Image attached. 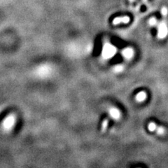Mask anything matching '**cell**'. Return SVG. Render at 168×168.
<instances>
[{
    "label": "cell",
    "instance_id": "cell-1",
    "mask_svg": "<svg viewBox=\"0 0 168 168\" xmlns=\"http://www.w3.org/2000/svg\"><path fill=\"white\" fill-rule=\"evenodd\" d=\"M16 122V116L14 114H10L6 116L1 123V128L5 132H10L13 128Z\"/></svg>",
    "mask_w": 168,
    "mask_h": 168
},
{
    "label": "cell",
    "instance_id": "cell-2",
    "mask_svg": "<svg viewBox=\"0 0 168 168\" xmlns=\"http://www.w3.org/2000/svg\"><path fill=\"white\" fill-rule=\"evenodd\" d=\"M116 49L114 46L111 45L109 44H107L104 45L102 51V56L105 58H110L114 56L116 53Z\"/></svg>",
    "mask_w": 168,
    "mask_h": 168
},
{
    "label": "cell",
    "instance_id": "cell-3",
    "mask_svg": "<svg viewBox=\"0 0 168 168\" xmlns=\"http://www.w3.org/2000/svg\"><path fill=\"white\" fill-rule=\"evenodd\" d=\"M168 34V26L165 22H162L160 24L158 27V37L160 39H163L167 37Z\"/></svg>",
    "mask_w": 168,
    "mask_h": 168
},
{
    "label": "cell",
    "instance_id": "cell-4",
    "mask_svg": "<svg viewBox=\"0 0 168 168\" xmlns=\"http://www.w3.org/2000/svg\"><path fill=\"white\" fill-rule=\"evenodd\" d=\"M129 21H130V18L128 16L118 17L114 19V21H113V23H114V25H118L121 23H128Z\"/></svg>",
    "mask_w": 168,
    "mask_h": 168
},
{
    "label": "cell",
    "instance_id": "cell-5",
    "mask_svg": "<svg viewBox=\"0 0 168 168\" xmlns=\"http://www.w3.org/2000/svg\"><path fill=\"white\" fill-rule=\"evenodd\" d=\"M122 53H123V56H124L125 58H128V59H130V58H131L132 57L134 53L132 49H125L123 51Z\"/></svg>",
    "mask_w": 168,
    "mask_h": 168
},
{
    "label": "cell",
    "instance_id": "cell-6",
    "mask_svg": "<svg viewBox=\"0 0 168 168\" xmlns=\"http://www.w3.org/2000/svg\"><path fill=\"white\" fill-rule=\"evenodd\" d=\"M109 114L113 118H115V119H118V118H120V112L116 108H111L109 110Z\"/></svg>",
    "mask_w": 168,
    "mask_h": 168
},
{
    "label": "cell",
    "instance_id": "cell-7",
    "mask_svg": "<svg viewBox=\"0 0 168 168\" xmlns=\"http://www.w3.org/2000/svg\"><path fill=\"white\" fill-rule=\"evenodd\" d=\"M146 98V94L143 91L138 93L137 96H136V100H137L138 102H142V101H144Z\"/></svg>",
    "mask_w": 168,
    "mask_h": 168
},
{
    "label": "cell",
    "instance_id": "cell-8",
    "mask_svg": "<svg viewBox=\"0 0 168 168\" xmlns=\"http://www.w3.org/2000/svg\"><path fill=\"white\" fill-rule=\"evenodd\" d=\"M157 127L158 126H157L154 123H151L148 125V129H149V130H151V131H155L157 129Z\"/></svg>",
    "mask_w": 168,
    "mask_h": 168
},
{
    "label": "cell",
    "instance_id": "cell-9",
    "mask_svg": "<svg viewBox=\"0 0 168 168\" xmlns=\"http://www.w3.org/2000/svg\"><path fill=\"white\" fill-rule=\"evenodd\" d=\"M155 132H157V133H158L159 134H164V132H165V129L163 128H162V127H157V129L156 130H155Z\"/></svg>",
    "mask_w": 168,
    "mask_h": 168
},
{
    "label": "cell",
    "instance_id": "cell-10",
    "mask_svg": "<svg viewBox=\"0 0 168 168\" xmlns=\"http://www.w3.org/2000/svg\"><path fill=\"white\" fill-rule=\"evenodd\" d=\"M107 125H108V121H107V120H105V121H104L103 123H102V130H105L106 129H107Z\"/></svg>",
    "mask_w": 168,
    "mask_h": 168
},
{
    "label": "cell",
    "instance_id": "cell-11",
    "mask_svg": "<svg viewBox=\"0 0 168 168\" xmlns=\"http://www.w3.org/2000/svg\"><path fill=\"white\" fill-rule=\"evenodd\" d=\"M149 23L151 25H155L157 24V20L155 18H152L149 21Z\"/></svg>",
    "mask_w": 168,
    "mask_h": 168
},
{
    "label": "cell",
    "instance_id": "cell-12",
    "mask_svg": "<svg viewBox=\"0 0 168 168\" xmlns=\"http://www.w3.org/2000/svg\"><path fill=\"white\" fill-rule=\"evenodd\" d=\"M161 13H162V15H163V16H167V13H168L167 8H165V7H164V8H162Z\"/></svg>",
    "mask_w": 168,
    "mask_h": 168
},
{
    "label": "cell",
    "instance_id": "cell-13",
    "mask_svg": "<svg viewBox=\"0 0 168 168\" xmlns=\"http://www.w3.org/2000/svg\"><path fill=\"white\" fill-rule=\"evenodd\" d=\"M116 71H117V72H120V71L122 70L123 67H122L121 66H117L116 67Z\"/></svg>",
    "mask_w": 168,
    "mask_h": 168
},
{
    "label": "cell",
    "instance_id": "cell-14",
    "mask_svg": "<svg viewBox=\"0 0 168 168\" xmlns=\"http://www.w3.org/2000/svg\"><path fill=\"white\" fill-rule=\"evenodd\" d=\"M130 1H134V0H130Z\"/></svg>",
    "mask_w": 168,
    "mask_h": 168
}]
</instances>
